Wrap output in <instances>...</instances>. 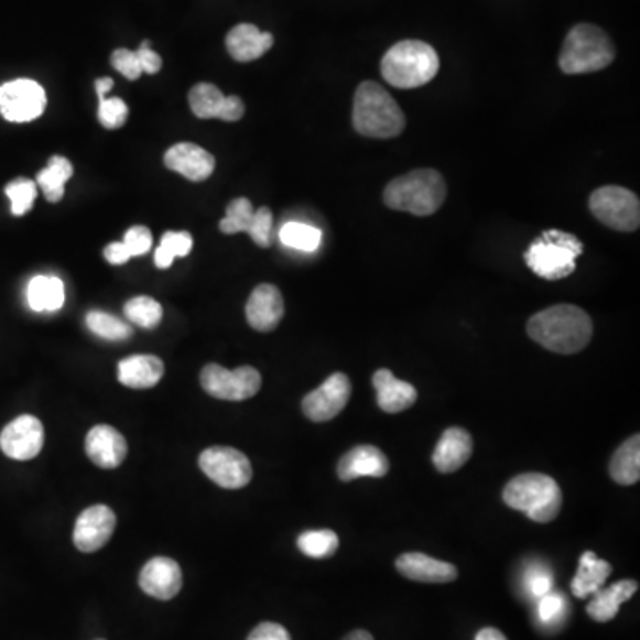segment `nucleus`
I'll list each match as a JSON object with an SVG mask.
<instances>
[{"mask_svg": "<svg viewBox=\"0 0 640 640\" xmlns=\"http://www.w3.org/2000/svg\"><path fill=\"white\" fill-rule=\"evenodd\" d=\"M373 388L378 393V405L384 413L395 415L402 411L410 410L419 399V392L411 382L401 381L395 378L392 370H376L372 378Z\"/></svg>", "mask_w": 640, "mask_h": 640, "instance_id": "nucleus-22", "label": "nucleus"}, {"mask_svg": "<svg viewBox=\"0 0 640 640\" xmlns=\"http://www.w3.org/2000/svg\"><path fill=\"white\" fill-rule=\"evenodd\" d=\"M129 445L123 434L111 425H95L86 436V454L104 470H112L123 463Z\"/></svg>", "mask_w": 640, "mask_h": 640, "instance_id": "nucleus-18", "label": "nucleus"}, {"mask_svg": "<svg viewBox=\"0 0 640 640\" xmlns=\"http://www.w3.org/2000/svg\"><path fill=\"white\" fill-rule=\"evenodd\" d=\"M616 46L604 29L593 23H578L567 33L558 66L567 75L595 74L612 65Z\"/></svg>", "mask_w": 640, "mask_h": 640, "instance_id": "nucleus-5", "label": "nucleus"}, {"mask_svg": "<svg viewBox=\"0 0 640 640\" xmlns=\"http://www.w3.org/2000/svg\"><path fill=\"white\" fill-rule=\"evenodd\" d=\"M564 607H566V599H564V596L550 590L549 595H544L543 598H541L538 614H540L541 621L553 622L555 619L561 618Z\"/></svg>", "mask_w": 640, "mask_h": 640, "instance_id": "nucleus-42", "label": "nucleus"}, {"mask_svg": "<svg viewBox=\"0 0 640 640\" xmlns=\"http://www.w3.org/2000/svg\"><path fill=\"white\" fill-rule=\"evenodd\" d=\"M111 65L116 72H120L124 79L138 80L143 75V69L139 66L138 54L127 48H118L112 52Z\"/></svg>", "mask_w": 640, "mask_h": 640, "instance_id": "nucleus-40", "label": "nucleus"}, {"mask_svg": "<svg viewBox=\"0 0 640 640\" xmlns=\"http://www.w3.org/2000/svg\"><path fill=\"white\" fill-rule=\"evenodd\" d=\"M45 89L31 79H17L0 86V115L11 123H29L45 112Z\"/></svg>", "mask_w": 640, "mask_h": 640, "instance_id": "nucleus-11", "label": "nucleus"}, {"mask_svg": "<svg viewBox=\"0 0 640 640\" xmlns=\"http://www.w3.org/2000/svg\"><path fill=\"white\" fill-rule=\"evenodd\" d=\"M527 333L544 349L557 355H576L589 346L593 321L575 304H555L530 317Z\"/></svg>", "mask_w": 640, "mask_h": 640, "instance_id": "nucleus-1", "label": "nucleus"}, {"mask_svg": "<svg viewBox=\"0 0 640 640\" xmlns=\"http://www.w3.org/2000/svg\"><path fill=\"white\" fill-rule=\"evenodd\" d=\"M199 468L208 479L225 489L245 488L253 477L251 460L231 447H213L202 452Z\"/></svg>", "mask_w": 640, "mask_h": 640, "instance_id": "nucleus-10", "label": "nucleus"}, {"mask_svg": "<svg viewBox=\"0 0 640 640\" xmlns=\"http://www.w3.org/2000/svg\"><path fill=\"white\" fill-rule=\"evenodd\" d=\"M474 452V440L465 429L448 427L434 448L433 465L442 474H454L466 465Z\"/></svg>", "mask_w": 640, "mask_h": 640, "instance_id": "nucleus-23", "label": "nucleus"}, {"mask_svg": "<svg viewBox=\"0 0 640 640\" xmlns=\"http://www.w3.org/2000/svg\"><path fill=\"white\" fill-rule=\"evenodd\" d=\"M397 572L408 581L422 582V584H448L459 575L457 567L451 562L438 561L429 557L425 553H402L395 562Z\"/></svg>", "mask_w": 640, "mask_h": 640, "instance_id": "nucleus-21", "label": "nucleus"}, {"mask_svg": "<svg viewBox=\"0 0 640 640\" xmlns=\"http://www.w3.org/2000/svg\"><path fill=\"white\" fill-rule=\"evenodd\" d=\"M612 575V564L596 557V553L585 552L578 564V572L572 582L573 595L587 598L604 587L608 576Z\"/></svg>", "mask_w": 640, "mask_h": 640, "instance_id": "nucleus-27", "label": "nucleus"}, {"mask_svg": "<svg viewBox=\"0 0 640 640\" xmlns=\"http://www.w3.org/2000/svg\"><path fill=\"white\" fill-rule=\"evenodd\" d=\"M248 640H292L291 633L278 622H262L249 633Z\"/></svg>", "mask_w": 640, "mask_h": 640, "instance_id": "nucleus-43", "label": "nucleus"}, {"mask_svg": "<svg viewBox=\"0 0 640 640\" xmlns=\"http://www.w3.org/2000/svg\"><path fill=\"white\" fill-rule=\"evenodd\" d=\"M274 37L271 33H262L253 23H239L226 36V48L239 63L260 59L265 52L271 51Z\"/></svg>", "mask_w": 640, "mask_h": 640, "instance_id": "nucleus-24", "label": "nucleus"}, {"mask_svg": "<svg viewBox=\"0 0 640 640\" xmlns=\"http://www.w3.org/2000/svg\"><path fill=\"white\" fill-rule=\"evenodd\" d=\"M29 306L34 312H56L65 304V285L56 276H36L28 289Z\"/></svg>", "mask_w": 640, "mask_h": 640, "instance_id": "nucleus-29", "label": "nucleus"}, {"mask_svg": "<svg viewBox=\"0 0 640 640\" xmlns=\"http://www.w3.org/2000/svg\"><path fill=\"white\" fill-rule=\"evenodd\" d=\"M199 382L208 395L221 399V401H248L257 395L262 388V376L254 367H239L228 370L221 365L210 364L203 367L199 373Z\"/></svg>", "mask_w": 640, "mask_h": 640, "instance_id": "nucleus-9", "label": "nucleus"}, {"mask_svg": "<svg viewBox=\"0 0 640 640\" xmlns=\"http://www.w3.org/2000/svg\"><path fill=\"white\" fill-rule=\"evenodd\" d=\"M104 257L112 265H123V263L132 259L129 249H127L123 242H112V245L107 246L106 251H104Z\"/></svg>", "mask_w": 640, "mask_h": 640, "instance_id": "nucleus-46", "label": "nucleus"}, {"mask_svg": "<svg viewBox=\"0 0 640 640\" xmlns=\"http://www.w3.org/2000/svg\"><path fill=\"white\" fill-rule=\"evenodd\" d=\"M503 502L514 511L525 512L535 523H550L562 509V491L550 475L521 474L503 488Z\"/></svg>", "mask_w": 640, "mask_h": 640, "instance_id": "nucleus-6", "label": "nucleus"}, {"mask_svg": "<svg viewBox=\"0 0 640 640\" xmlns=\"http://www.w3.org/2000/svg\"><path fill=\"white\" fill-rule=\"evenodd\" d=\"M86 324H88L89 332L95 333L97 337L106 338V340H127L134 335V329L124 321L115 317V315L106 314V312H98V310H93L86 315Z\"/></svg>", "mask_w": 640, "mask_h": 640, "instance_id": "nucleus-31", "label": "nucleus"}, {"mask_svg": "<svg viewBox=\"0 0 640 640\" xmlns=\"http://www.w3.org/2000/svg\"><path fill=\"white\" fill-rule=\"evenodd\" d=\"M164 376V364L153 355H134L118 365V379L121 384L134 390L153 388Z\"/></svg>", "mask_w": 640, "mask_h": 640, "instance_id": "nucleus-25", "label": "nucleus"}, {"mask_svg": "<svg viewBox=\"0 0 640 640\" xmlns=\"http://www.w3.org/2000/svg\"><path fill=\"white\" fill-rule=\"evenodd\" d=\"M272 217L271 208L260 207L254 210L253 225L249 228V237L253 239L254 245L260 248H269L272 245Z\"/></svg>", "mask_w": 640, "mask_h": 640, "instance_id": "nucleus-39", "label": "nucleus"}, {"mask_svg": "<svg viewBox=\"0 0 640 640\" xmlns=\"http://www.w3.org/2000/svg\"><path fill=\"white\" fill-rule=\"evenodd\" d=\"M637 590H639V582L636 581L616 582L607 589L596 590L595 598L587 605L589 618L596 622L612 621L618 616L621 605L633 598Z\"/></svg>", "mask_w": 640, "mask_h": 640, "instance_id": "nucleus-26", "label": "nucleus"}, {"mask_svg": "<svg viewBox=\"0 0 640 640\" xmlns=\"http://www.w3.org/2000/svg\"><path fill=\"white\" fill-rule=\"evenodd\" d=\"M527 584H529L532 595L543 598L544 595H549L550 590H552L553 581L549 573L538 572L529 576Z\"/></svg>", "mask_w": 640, "mask_h": 640, "instance_id": "nucleus-45", "label": "nucleus"}, {"mask_svg": "<svg viewBox=\"0 0 640 640\" xmlns=\"http://www.w3.org/2000/svg\"><path fill=\"white\" fill-rule=\"evenodd\" d=\"M6 196L10 198L13 216H23L33 208L34 202H36V182L29 181V178H17V181L6 185Z\"/></svg>", "mask_w": 640, "mask_h": 640, "instance_id": "nucleus-37", "label": "nucleus"}, {"mask_svg": "<svg viewBox=\"0 0 640 640\" xmlns=\"http://www.w3.org/2000/svg\"><path fill=\"white\" fill-rule=\"evenodd\" d=\"M184 576L178 562L170 557H155L144 564L139 575V587L155 599L175 598L181 593Z\"/></svg>", "mask_w": 640, "mask_h": 640, "instance_id": "nucleus-16", "label": "nucleus"}, {"mask_svg": "<svg viewBox=\"0 0 640 640\" xmlns=\"http://www.w3.org/2000/svg\"><path fill=\"white\" fill-rule=\"evenodd\" d=\"M350 392V379L346 373L335 372L317 390L304 397L303 413L312 422H329L346 410Z\"/></svg>", "mask_w": 640, "mask_h": 640, "instance_id": "nucleus-12", "label": "nucleus"}, {"mask_svg": "<svg viewBox=\"0 0 640 640\" xmlns=\"http://www.w3.org/2000/svg\"><path fill=\"white\" fill-rule=\"evenodd\" d=\"M152 231L147 226H132L124 234L123 245L129 249L130 257H141L152 248Z\"/></svg>", "mask_w": 640, "mask_h": 640, "instance_id": "nucleus-41", "label": "nucleus"}, {"mask_svg": "<svg viewBox=\"0 0 640 640\" xmlns=\"http://www.w3.org/2000/svg\"><path fill=\"white\" fill-rule=\"evenodd\" d=\"M582 253L584 245L578 237L567 231L546 230L527 249L525 262L543 280L558 281L572 276Z\"/></svg>", "mask_w": 640, "mask_h": 640, "instance_id": "nucleus-7", "label": "nucleus"}, {"mask_svg": "<svg viewBox=\"0 0 640 640\" xmlns=\"http://www.w3.org/2000/svg\"><path fill=\"white\" fill-rule=\"evenodd\" d=\"M123 312L124 317L129 318L130 323L144 327V329H153L162 321L161 303H158L150 295H138V297L127 301Z\"/></svg>", "mask_w": 640, "mask_h": 640, "instance_id": "nucleus-32", "label": "nucleus"}, {"mask_svg": "<svg viewBox=\"0 0 640 640\" xmlns=\"http://www.w3.org/2000/svg\"><path fill=\"white\" fill-rule=\"evenodd\" d=\"M390 470V460L381 448L373 445H358L344 454L338 463L337 474L341 482L360 477H384Z\"/></svg>", "mask_w": 640, "mask_h": 640, "instance_id": "nucleus-20", "label": "nucleus"}, {"mask_svg": "<svg viewBox=\"0 0 640 640\" xmlns=\"http://www.w3.org/2000/svg\"><path fill=\"white\" fill-rule=\"evenodd\" d=\"M129 118V107L121 98H101L98 120L106 129H120Z\"/></svg>", "mask_w": 640, "mask_h": 640, "instance_id": "nucleus-38", "label": "nucleus"}, {"mask_svg": "<svg viewBox=\"0 0 640 640\" xmlns=\"http://www.w3.org/2000/svg\"><path fill=\"white\" fill-rule=\"evenodd\" d=\"M112 84H115V80H112L111 77H104V79H98L97 83H95L98 100L107 97V93L111 91L112 89Z\"/></svg>", "mask_w": 640, "mask_h": 640, "instance_id": "nucleus-48", "label": "nucleus"}, {"mask_svg": "<svg viewBox=\"0 0 640 640\" xmlns=\"http://www.w3.org/2000/svg\"><path fill=\"white\" fill-rule=\"evenodd\" d=\"M341 640H373L367 630H355L350 631L349 636L344 637Z\"/></svg>", "mask_w": 640, "mask_h": 640, "instance_id": "nucleus-49", "label": "nucleus"}, {"mask_svg": "<svg viewBox=\"0 0 640 640\" xmlns=\"http://www.w3.org/2000/svg\"><path fill=\"white\" fill-rule=\"evenodd\" d=\"M189 106L202 120L239 121L245 116V101L225 97L214 84L199 83L189 91Z\"/></svg>", "mask_w": 640, "mask_h": 640, "instance_id": "nucleus-14", "label": "nucleus"}, {"mask_svg": "<svg viewBox=\"0 0 640 640\" xmlns=\"http://www.w3.org/2000/svg\"><path fill=\"white\" fill-rule=\"evenodd\" d=\"M280 239L289 248L312 253V251H317L323 242V231L304 223H286L280 230Z\"/></svg>", "mask_w": 640, "mask_h": 640, "instance_id": "nucleus-34", "label": "nucleus"}, {"mask_svg": "<svg viewBox=\"0 0 640 640\" xmlns=\"http://www.w3.org/2000/svg\"><path fill=\"white\" fill-rule=\"evenodd\" d=\"M475 640H507V637L503 636L502 631L497 630V628H482V630L475 636Z\"/></svg>", "mask_w": 640, "mask_h": 640, "instance_id": "nucleus-47", "label": "nucleus"}, {"mask_svg": "<svg viewBox=\"0 0 640 640\" xmlns=\"http://www.w3.org/2000/svg\"><path fill=\"white\" fill-rule=\"evenodd\" d=\"M285 315V303L278 286L262 283L249 295L246 318L260 333L274 332Z\"/></svg>", "mask_w": 640, "mask_h": 640, "instance_id": "nucleus-17", "label": "nucleus"}, {"mask_svg": "<svg viewBox=\"0 0 640 640\" xmlns=\"http://www.w3.org/2000/svg\"><path fill=\"white\" fill-rule=\"evenodd\" d=\"M254 208L253 203L248 198H237L226 207V216L219 228L226 236H236V234H248L249 228L253 225Z\"/></svg>", "mask_w": 640, "mask_h": 640, "instance_id": "nucleus-36", "label": "nucleus"}, {"mask_svg": "<svg viewBox=\"0 0 640 640\" xmlns=\"http://www.w3.org/2000/svg\"><path fill=\"white\" fill-rule=\"evenodd\" d=\"M608 471L614 482L621 486H633L640 479V436L633 434L631 438L622 443L618 451L614 452Z\"/></svg>", "mask_w": 640, "mask_h": 640, "instance_id": "nucleus-28", "label": "nucleus"}, {"mask_svg": "<svg viewBox=\"0 0 640 640\" xmlns=\"http://www.w3.org/2000/svg\"><path fill=\"white\" fill-rule=\"evenodd\" d=\"M167 170L175 171L191 182L207 181L216 170L213 153L194 143H178L171 147L164 155Z\"/></svg>", "mask_w": 640, "mask_h": 640, "instance_id": "nucleus-19", "label": "nucleus"}, {"mask_svg": "<svg viewBox=\"0 0 640 640\" xmlns=\"http://www.w3.org/2000/svg\"><path fill=\"white\" fill-rule=\"evenodd\" d=\"M116 529V514L111 507L93 506L80 512L75 523L74 544L80 552L93 553L104 549Z\"/></svg>", "mask_w": 640, "mask_h": 640, "instance_id": "nucleus-15", "label": "nucleus"}, {"mask_svg": "<svg viewBox=\"0 0 640 640\" xmlns=\"http://www.w3.org/2000/svg\"><path fill=\"white\" fill-rule=\"evenodd\" d=\"M440 57L433 46L419 40L395 43L381 61L382 79L393 88L415 89L438 75Z\"/></svg>", "mask_w": 640, "mask_h": 640, "instance_id": "nucleus-4", "label": "nucleus"}, {"mask_svg": "<svg viewBox=\"0 0 640 640\" xmlns=\"http://www.w3.org/2000/svg\"><path fill=\"white\" fill-rule=\"evenodd\" d=\"M135 54H138L139 66L143 69V74L155 75L161 72V56L150 48V42H143V45L139 46V51H135Z\"/></svg>", "mask_w": 640, "mask_h": 640, "instance_id": "nucleus-44", "label": "nucleus"}, {"mask_svg": "<svg viewBox=\"0 0 640 640\" xmlns=\"http://www.w3.org/2000/svg\"><path fill=\"white\" fill-rule=\"evenodd\" d=\"M352 124L364 138L392 139L404 132L405 116L381 84L365 80L355 93Z\"/></svg>", "mask_w": 640, "mask_h": 640, "instance_id": "nucleus-2", "label": "nucleus"}, {"mask_svg": "<svg viewBox=\"0 0 640 640\" xmlns=\"http://www.w3.org/2000/svg\"><path fill=\"white\" fill-rule=\"evenodd\" d=\"M589 208L601 225L616 231H636L640 225V202L636 193L605 185L590 194Z\"/></svg>", "mask_w": 640, "mask_h": 640, "instance_id": "nucleus-8", "label": "nucleus"}, {"mask_svg": "<svg viewBox=\"0 0 640 640\" xmlns=\"http://www.w3.org/2000/svg\"><path fill=\"white\" fill-rule=\"evenodd\" d=\"M447 198V184L436 170H415L393 178L382 193L388 208L427 217L438 213Z\"/></svg>", "mask_w": 640, "mask_h": 640, "instance_id": "nucleus-3", "label": "nucleus"}, {"mask_svg": "<svg viewBox=\"0 0 640 640\" xmlns=\"http://www.w3.org/2000/svg\"><path fill=\"white\" fill-rule=\"evenodd\" d=\"M45 429L42 420L33 415H22L6 425L0 433V451L17 460H29L42 452Z\"/></svg>", "mask_w": 640, "mask_h": 640, "instance_id": "nucleus-13", "label": "nucleus"}, {"mask_svg": "<svg viewBox=\"0 0 640 640\" xmlns=\"http://www.w3.org/2000/svg\"><path fill=\"white\" fill-rule=\"evenodd\" d=\"M74 175L72 162L61 155H54L45 170L40 171L36 185L45 194L46 202L57 203L65 196L66 182Z\"/></svg>", "mask_w": 640, "mask_h": 640, "instance_id": "nucleus-30", "label": "nucleus"}, {"mask_svg": "<svg viewBox=\"0 0 640 640\" xmlns=\"http://www.w3.org/2000/svg\"><path fill=\"white\" fill-rule=\"evenodd\" d=\"M338 535L333 530H308L300 535L297 546L306 557L327 558L335 555L338 550Z\"/></svg>", "mask_w": 640, "mask_h": 640, "instance_id": "nucleus-33", "label": "nucleus"}, {"mask_svg": "<svg viewBox=\"0 0 640 640\" xmlns=\"http://www.w3.org/2000/svg\"><path fill=\"white\" fill-rule=\"evenodd\" d=\"M193 249V236L187 231H166L161 246L155 251V265L159 269L170 268L175 257H187Z\"/></svg>", "mask_w": 640, "mask_h": 640, "instance_id": "nucleus-35", "label": "nucleus"}]
</instances>
